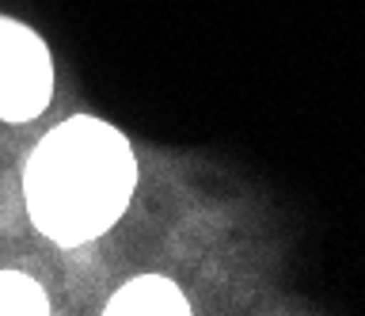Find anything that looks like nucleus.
Returning <instances> with one entry per match:
<instances>
[{
    "label": "nucleus",
    "mask_w": 365,
    "mask_h": 316,
    "mask_svg": "<svg viewBox=\"0 0 365 316\" xmlns=\"http://www.w3.org/2000/svg\"><path fill=\"white\" fill-rule=\"evenodd\" d=\"M133 187V145L96 115L57 122L23 164V202L34 229L61 248L99 240L125 213Z\"/></svg>",
    "instance_id": "f257e3e1"
},
{
    "label": "nucleus",
    "mask_w": 365,
    "mask_h": 316,
    "mask_svg": "<svg viewBox=\"0 0 365 316\" xmlns=\"http://www.w3.org/2000/svg\"><path fill=\"white\" fill-rule=\"evenodd\" d=\"M50 297L23 270H0V316H46Z\"/></svg>",
    "instance_id": "20e7f679"
},
{
    "label": "nucleus",
    "mask_w": 365,
    "mask_h": 316,
    "mask_svg": "<svg viewBox=\"0 0 365 316\" xmlns=\"http://www.w3.org/2000/svg\"><path fill=\"white\" fill-rule=\"evenodd\" d=\"M53 96V58L34 27L0 16V122L38 118Z\"/></svg>",
    "instance_id": "f03ea898"
},
{
    "label": "nucleus",
    "mask_w": 365,
    "mask_h": 316,
    "mask_svg": "<svg viewBox=\"0 0 365 316\" xmlns=\"http://www.w3.org/2000/svg\"><path fill=\"white\" fill-rule=\"evenodd\" d=\"M107 316H187L190 301L171 278L164 275H137L122 290L110 293Z\"/></svg>",
    "instance_id": "7ed1b4c3"
}]
</instances>
